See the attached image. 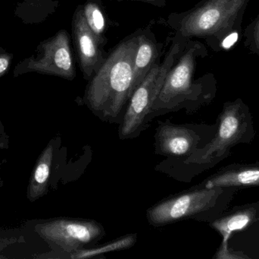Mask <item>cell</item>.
<instances>
[{
  "label": "cell",
  "instance_id": "obj_1",
  "mask_svg": "<svg viewBox=\"0 0 259 259\" xmlns=\"http://www.w3.org/2000/svg\"><path fill=\"white\" fill-rule=\"evenodd\" d=\"M139 30L117 44L98 72L88 81L83 104L96 117L119 125L133 93L134 62Z\"/></svg>",
  "mask_w": 259,
  "mask_h": 259
},
{
  "label": "cell",
  "instance_id": "obj_2",
  "mask_svg": "<svg viewBox=\"0 0 259 259\" xmlns=\"http://www.w3.org/2000/svg\"><path fill=\"white\" fill-rule=\"evenodd\" d=\"M216 123L217 130L206 145L181 162L163 160L155 166V171L180 182H190L195 176L228 158L234 146L249 144L255 138L250 111L240 99L225 103Z\"/></svg>",
  "mask_w": 259,
  "mask_h": 259
},
{
  "label": "cell",
  "instance_id": "obj_3",
  "mask_svg": "<svg viewBox=\"0 0 259 259\" xmlns=\"http://www.w3.org/2000/svg\"><path fill=\"white\" fill-rule=\"evenodd\" d=\"M237 190L233 187L206 188L199 184L148 208V224L161 228L188 220L211 223L225 213Z\"/></svg>",
  "mask_w": 259,
  "mask_h": 259
},
{
  "label": "cell",
  "instance_id": "obj_4",
  "mask_svg": "<svg viewBox=\"0 0 259 259\" xmlns=\"http://www.w3.org/2000/svg\"><path fill=\"white\" fill-rule=\"evenodd\" d=\"M205 47L199 42L188 41L178 58V62L167 73L161 91L154 103L152 120L170 113L185 109L192 114L212 99L205 83L199 79L193 82V73L198 56L203 55Z\"/></svg>",
  "mask_w": 259,
  "mask_h": 259
},
{
  "label": "cell",
  "instance_id": "obj_5",
  "mask_svg": "<svg viewBox=\"0 0 259 259\" xmlns=\"http://www.w3.org/2000/svg\"><path fill=\"white\" fill-rule=\"evenodd\" d=\"M249 0H203L190 10L174 12L167 23L184 42L192 38H219L232 28Z\"/></svg>",
  "mask_w": 259,
  "mask_h": 259
},
{
  "label": "cell",
  "instance_id": "obj_6",
  "mask_svg": "<svg viewBox=\"0 0 259 259\" xmlns=\"http://www.w3.org/2000/svg\"><path fill=\"white\" fill-rule=\"evenodd\" d=\"M186 42L174 38L172 46L162 62L157 61L141 84L133 93L126 108L122 121L118 125V138L121 140L138 138L152 121L154 103L161 91L164 79L184 50Z\"/></svg>",
  "mask_w": 259,
  "mask_h": 259
},
{
  "label": "cell",
  "instance_id": "obj_7",
  "mask_svg": "<svg viewBox=\"0 0 259 259\" xmlns=\"http://www.w3.org/2000/svg\"><path fill=\"white\" fill-rule=\"evenodd\" d=\"M213 125L185 123L175 124L170 120H158L154 152L168 162H181L206 145L217 130Z\"/></svg>",
  "mask_w": 259,
  "mask_h": 259
},
{
  "label": "cell",
  "instance_id": "obj_8",
  "mask_svg": "<svg viewBox=\"0 0 259 259\" xmlns=\"http://www.w3.org/2000/svg\"><path fill=\"white\" fill-rule=\"evenodd\" d=\"M36 72L73 81L76 66L71 50V36L62 29L51 38L41 41L34 53L20 61L15 66V77Z\"/></svg>",
  "mask_w": 259,
  "mask_h": 259
},
{
  "label": "cell",
  "instance_id": "obj_9",
  "mask_svg": "<svg viewBox=\"0 0 259 259\" xmlns=\"http://www.w3.org/2000/svg\"><path fill=\"white\" fill-rule=\"evenodd\" d=\"M49 229L50 238L70 258L77 251L98 244L106 235L103 225L91 219H64L52 224Z\"/></svg>",
  "mask_w": 259,
  "mask_h": 259
},
{
  "label": "cell",
  "instance_id": "obj_10",
  "mask_svg": "<svg viewBox=\"0 0 259 259\" xmlns=\"http://www.w3.org/2000/svg\"><path fill=\"white\" fill-rule=\"evenodd\" d=\"M71 41L83 79L88 82L103 66L108 54L88 25L83 5L77 6L73 15Z\"/></svg>",
  "mask_w": 259,
  "mask_h": 259
},
{
  "label": "cell",
  "instance_id": "obj_11",
  "mask_svg": "<svg viewBox=\"0 0 259 259\" xmlns=\"http://www.w3.org/2000/svg\"><path fill=\"white\" fill-rule=\"evenodd\" d=\"M259 217V202L249 204L243 206L235 207L228 212H225L220 217L209 223L222 237V243L214 258L218 259L246 258L247 256L231 250L229 248L230 238L234 233L249 228Z\"/></svg>",
  "mask_w": 259,
  "mask_h": 259
},
{
  "label": "cell",
  "instance_id": "obj_12",
  "mask_svg": "<svg viewBox=\"0 0 259 259\" xmlns=\"http://www.w3.org/2000/svg\"><path fill=\"white\" fill-rule=\"evenodd\" d=\"M200 185L206 188L233 187L238 190L259 187V162L231 164L207 178Z\"/></svg>",
  "mask_w": 259,
  "mask_h": 259
},
{
  "label": "cell",
  "instance_id": "obj_13",
  "mask_svg": "<svg viewBox=\"0 0 259 259\" xmlns=\"http://www.w3.org/2000/svg\"><path fill=\"white\" fill-rule=\"evenodd\" d=\"M138 30L137 47L134 62V91L143 82L159 56L158 43L151 30L150 24L145 28Z\"/></svg>",
  "mask_w": 259,
  "mask_h": 259
},
{
  "label": "cell",
  "instance_id": "obj_14",
  "mask_svg": "<svg viewBox=\"0 0 259 259\" xmlns=\"http://www.w3.org/2000/svg\"><path fill=\"white\" fill-rule=\"evenodd\" d=\"M59 4V0H22L17 4L15 15L27 25L38 24L55 13Z\"/></svg>",
  "mask_w": 259,
  "mask_h": 259
},
{
  "label": "cell",
  "instance_id": "obj_15",
  "mask_svg": "<svg viewBox=\"0 0 259 259\" xmlns=\"http://www.w3.org/2000/svg\"><path fill=\"white\" fill-rule=\"evenodd\" d=\"M83 14L88 25L103 47L107 44L106 33L109 29V18L100 0H87L83 4Z\"/></svg>",
  "mask_w": 259,
  "mask_h": 259
},
{
  "label": "cell",
  "instance_id": "obj_16",
  "mask_svg": "<svg viewBox=\"0 0 259 259\" xmlns=\"http://www.w3.org/2000/svg\"><path fill=\"white\" fill-rule=\"evenodd\" d=\"M137 234H131L119 237L105 244L92 246L74 252L71 256L73 259L94 258L100 257L108 252H118L131 249L137 243Z\"/></svg>",
  "mask_w": 259,
  "mask_h": 259
},
{
  "label": "cell",
  "instance_id": "obj_17",
  "mask_svg": "<svg viewBox=\"0 0 259 259\" xmlns=\"http://www.w3.org/2000/svg\"><path fill=\"white\" fill-rule=\"evenodd\" d=\"M50 176V166L46 163H42L38 166L35 172V180L39 184L44 183Z\"/></svg>",
  "mask_w": 259,
  "mask_h": 259
},
{
  "label": "cell",
  "instance_id": "obj_18",
  "mask_svg": "<svg viewBox=\"0 0 259 259\" xmlns=\"http://www.w3.org/2000/svg\"><path fill=\"white\" fill-rule=\"evenodd\" d=\"M13 58V54L8 51L0 54V77L9 71Z\"/></svg>",
  "mask_w": 259,
  "mask_h": 259
},
{
  "label": "cell",
  "instance_id": "obj_19",
  "mask_svg": "<svg viewBox=\"0 0 259 259\" xmlns=\"http://www.w3.org/2000/svg\"><path fill=\"white\" fill-rule=\"evenodd\" d=\"M238 33L237 32H233L230 33L228 36H225V39L222 41V47L225 50L231 48L238 40Z\"/></svg>",
  "mask_w": 259,
  "mask_h": 259
},
{
  "label": "cell",
  "instance_id": "obj_20",
  "mask_svg": "<svg viewBox=\"0 0 259 259\" xmlns=\"http://www.w3.org/2000/svg\"><path fill=\"white\" fill-rule=\"evenodd\" d=\"M117 1L140 2V3H146V4L152 5V6L159 8H164L167 6L166 0H117Z\"/></svg>",
  "mask_w": 259,
  "mask_h": 259
},
{
  "label": "cell",
  "instance_id": "obj_21",
  "mask_svg": "<svg viewBox=\"0 0 259 259\" xmlns=\"http://www.w3.org/2000/svg\"><path fill=\"white\" fill-rule=\"evenodd\" d=\"M253 36L255 47L259 50V19L255 23V27H254Z\"/></svg>",
  "mask_w": 259,
  "mask_h": 259
},
{
  "label": "cell",
  "instance_id": "obj_22",
  "mask_svg": "<svg viewBox=\"0 0 259 259\" xmlns=\"http://www.w3.org/2000/svg\"><path fill=\"white\" fill-rule=\"evenodd\" d=\"M6 52H7V50H6V49L3 48V47H2L1 45H0V54L6 53Z\"/></svg>",
  "mask_w": 259,
  "mask_h": 259
}]
</instances>
